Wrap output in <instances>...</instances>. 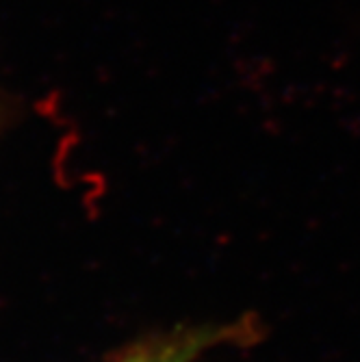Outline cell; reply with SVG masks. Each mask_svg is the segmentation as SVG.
<instances>
[{
	"label": "cell",
	"instance_id": "6da1fadb",
	"mask_svg": "<svg viewBox=\"0 0 360 362\" xmlns=\"http://www.w3.org/2000/svg\"><path fill=\"white\" fill-rule=\"evenodd\" d=\"M195 349H198L195 337H185L161 343L156 347L141 349L135 356H130L126 362H191Z\"/></svg>",
	"mask_w": 360,
	"mask_h": 362
}]
</instances>
